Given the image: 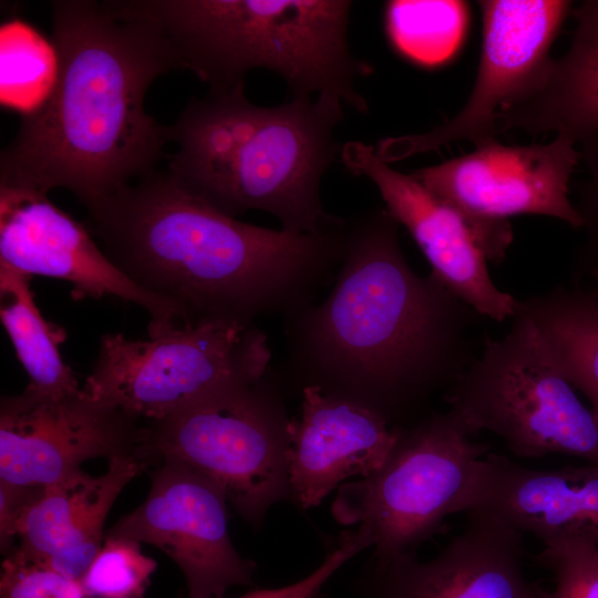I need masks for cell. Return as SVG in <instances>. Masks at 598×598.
I'll return each mask as SVG.
<instances>
[{
	"label": "cell",
	"instance_id": "cell-1",
	"mask_svg": "<svg viewBox=\"0 0 598 598\" xmlns=\"http://www.w3.org/2000/svg\"><path fill=\"white\" fill-rule=\"evenodd\" d=\"M399 224L372 208L349 220L334 282L285 318L286 362L306 386L405 425L474 360L478 316L408 262Z\"/></svg>",
	"mask_w": 598,
	"mask_h": 598
},
{
	"label": "cell",
	"instance_id": "cell-2",
	"mask_svg": "<svg viewBox=\"0 0 598 598\" xmlns=\"http://www.w3.org/2000/svg\"><path fill=\"white\" fill-rule=\"evenodd\" d=\"M51 8L58 80L2 150L0 186L65 188L90 210L156 171L167 126L144 101L153 81L179 65L132 0H58Z\"/></svg>",
	"mask_w": 598,
	"mask_h": 598
},
{
	"label": "cell",
	"instance_id": "cell-3",
	"mask_svg": "<svg viewBox=\"0 0 598 598\" xmlns=\"http://www.w3.org/2000/svg\"><path fill=\"white\" fill-rule=\"evenodd\" d=\"M87 229L134 283L171 302L182 324L255 323L313 302L334 279L346 225L298 234L247 224L189 192L168 171L87 210Z\"/></svg>",
	"mask_w": 598,
	"mask_h": 598
},
{
	"label": "cell",
	"instance_id": "cell-4",
	"mask_svg": "<svg viewBox=\"0 0 598 598\" xmlns=\"http://www.w3.org/2000/svg\"><path fill=\"white\" fill-rule=\"evenodd\" d=\"M342 105L317 96L258 106L245 87L193 97L167 126L176 145L167 171L231 217L262 210L288 231L331 230L346 219L324 210L320 184L342 150L333 135Z\"/></svg>",
	"mask_w": 598,
	"mask_h": 598
},
{
	"label": "cell",
	"instance_id": "cell-5",
	"mask_svg": "<svg viewBox=\"0 0 598 598\" xmlns=\"http://www.w3.org/2000/svg\"><path fill=\"white\" fill-rule=\"evenodd\" d=\"M171 43L179 69L209 92L245 87L267 69L291 97L333 96L359 113L369 105L355 87L373 68L348 41L349 0H132Z\"/></svg>",
	"mask_w": 598,
	"mask_h": 598
},
{
	"label": "cell",
	"instance_id": "cell-6",
	"mask_svg": "<svg viewBox=\"0 0 598 598\" xmlns=\"http://www.w3.org/2000/svg\"><path fill=\"white\" fill-rule=\"evenodd\" d=\"M444 401L474 434L492 432L516 456L566 454L598 465V416L557 369L520 307L503 338H485Z\"/></svg>",
	"mask_w": 598,
	"mask_h": 598
},
{
	"label": "cell",
	"instance_id": "cell-7",
	"mask_svg": "<svg viewBox=\"0 0 598 598\" xmlns=\"http://www.w3.org/2000/svg\"><path fill=\"white\" fill-rule=\"evenodd\" d=\"M447 410L398 425L386 460L375 472L342 484L331 506L342 525L358 530L384 560L415 549L444 519L465 511L488 446Z\"/></svg>",
	"mask_w": 598,
	"mask_h": 598
},
{
	"label": "cell",
	"instance_id": "cell-8",
	"mask_svg": "<svg viewBox=\"0 0 598 598\" xmlns=\"http://www.w3.org/2000/svg\"><path fill=\"white\" fill-rule=\"evenodd\" d=\"M270 361L267 337L255 323L181 324L147 340L107 333L82 391L154 422L230 384L262 377Z\"/></svg>",
	"mask_w": 598,
	"mask_h": 598
},
{
	"label": "cell",
	"instance_id": "cell-9",
	"mask_svg": "<svg viewBox=\"0 0 598 598\" xmlns=\"http://www.w3.org/2000/svg\"><path fill=\"white\" fill-rule=\"evenodd\" d=\"M269 371L150 425L152 450L159 461L179 460L213 480L254 525L262 522L271 505L290 496L292 420Z\"/></svg>",
	"mask_w": 598,
	"mask_h": 598
},
{
	"label": "cell",
	"instance_id": "cell-10",
	"mask_svg": "<svg viewBox=\"0 0 598 598\" xmlns=\"http://www.w3.org/2000/svg\"><path fill=\"white\" fill-rule=\"evenodd\" d=\"M581 152L557 135L546 144L504 145L498 141L411 175L458 210L477 229L487 260L504 261L513 241L509 217L544 215L581 229L569 183Z\"/></svg>",
	"mask_w": 598,
	"mask_h": 598
},
{
	"label": "cell",
	"instance_id": "cell-11",
	"mask_svg": "<svg viewBox=\"0 0 598 598\" xmlns=\"http://www.w3.org/2000/svg\"><path fill=\"white\" fill-rule=\"evenodd\" d=\"M140 417L82 389L49 395L31 389L0 403V482L48 486L82 471L87 460L141 456L158 463L152 431Z\"/></svg>",
	"mask_w": 598,
	"mask_h": 598
},
{
	"label": "cell",
	"instance_id": "cell-12",
	"mask_svg": "<svg viewBox=\"0 0 598 598\" xmlns=\"http://www.w3.org/2000/svg\"><path fill=\"white\" fill-rule=\"evenodd\" d=\"M482 51L473 90L450 121L415 135L386 137L374 147L390 164L458 141L475 147L497 141L496 115L538 79L573 11L568 0H482Z\"/></svg>",
	"mask_w": 598,
	"mask_h": 598
},
{
	"label": "cell",
	"instance_id": "cell-13",
	"mask_svg": "<svg viewBox=\"0 0 598 598\" xmlns=\"http://www.w3.org/2000/svg\"><path fill=\"white\" fill-rule=\"evenodd\" d=\"M150 477L145 501L105 536L147 543L164 551L183 571L188 598H223L231 586L251 585L256 565L231 544L224 491L173 457H162Z\"/></svg>",
	"mask_w": 598,
	"mask_h": 598
},
{
	"label": "cell",
	"instance_id": "cell-14",
	"mask_svg": "<svg viewBox=\"0 0 598 598\" xmlns=\"http://www.w3.org/2000/svg\"><path fill=\"white\" fill-rule=\"evenodd\" d=\"M0 262L70 282L74 300L114 296L136 303L151 316L148 337L182 324L175 306L134 283L97 247L87 227L45 193L0 186Z\"/></svg>",
	"mask_w": 598,
	"mask_h": 598
},
{
	"label": "cell",
	"instance_id": "cell-15",
	"mask_svg": "<svg viewBox=\"0 0 598 598\" xmlns=\"http://www.w3.org/2000/svg\"><path fill=\"white\" fill-rule=\"evenodd\" d=\"M340 159L357 176L378 188L385 209L404 226L431 266V275L478 316L503 322L513 319L520 300L502 291L488 272L477 229L411 174L380 161L374 146L359 141L342 145Z\"/></svg>",
	"mask_w": 598,
	"mask_h": 598
},
{
	"label": "cell",
	"instance_id": "cell-16",
	"mask_svg": "<svg viewBox=\"0 0 598 598\" xmlns=\"http://www.w3.org/2000/svg\"><path fill=\"white\" fill-rule=\"evenodd\" d=\"M464 529L434 558L373 559L359 587L364 598H536L524 574V534L497 516L470 509Z\"/></svg>",
	"mask_w": 598,
	"mask_h": 598
},
{
	"label": "cell",
	"instance_id": "cell-17",
	"mask_svg": "<svg viewBox=\"0 0 598 598\" xmlns=\"http://www.w3.org/2000/svg\"><path fill=\"white\" fill-rule=\"evenodd\" d=\"M301 394V417L290 427L288 468L290 496L309 508L344 480L380 468L395 443L398 425L317 386H306Z\"/></svg>",
	"mask_w": 598,
	"mask_h": 598
},
{
	"label": "cell",
	"instance_id": "cell-18",
	"mask_svg": "<svg viewBox=\"0 0 598 598\" xmlns=\"http://www.w3.org/2000/svg\"><path fill=\"white\" fill-rule=\"evenodd\" d=\"M470 509L488 512L544 545L564 539L598 544V465L544 471L488 452L464 513Z\"/></svg>",
	"mask_w": 598,
	"mask_h": 598
},
{
	"label": "cell",
	"instance_id": "cell-19",
	"mask_svg": "<svg viewBox=\"0 0 598 598\" xmlns=\"http://www.w3.org/2000/svg\"><path fill=\"white\" fill-rule=\"evenodd\" d=\"M576 29L566 54L496 115V130L556 133L576 144L598 137V0L571 11Z\"/></svg>",
	"mask_w": 598,
	"mask_h": 598
},
{
	"label": "cell",
	"instance_id": "cell-20",
	"mask_svg": "<svg viewBox=\"0 0 598 598\" xmlns=\"http://www.w3.org/2000/svg\"><path fill=\"white\" fill-rule=\"evenodd\" d=\"M550 359L598 416V290L558 286L520 300Z\"/></svg>",
	"mask_w": 598,
	"mask_h": 598
},
{
	"label": "cell",
	"instance_id": "cell-21",
	"mask_svg": "<svg viewBox=\"0 0 598 598\" xmlns=\"http://www.w3.org/2000/svg\"><path fill=\"white\" fill-rule=\"evenodd\" d=\"M31 278L0 262V318L29 375L27 388L49 395L76 393L81 390L78 380L60 353L66 332L41 315Z\"/></svg>",
	"mask_w": 598,
	"mask_h": 598
},
{
	"label": "cell",
	"instance_id": "cell-22",
	"mask_svg": "<svg viewBox=\"0 0 598 598\" xmlns=\"http://www.w3.org/2000/svg\"><path fill=\"white\" fill-rule=\"evenodd\" d=\"M468 7L455 0H393L384 6L386 38L412 64L434 69L457 53L467 28Z\"/></svg>",
	"mask_w": 598,
	"mask_h": 598
},
{
	"label": "cell",
	"instance_id": "cell-23",
	"mask_svg": "<svg viewBox=\"0 0 598 598\" xmlns=\"http://www.w3.org/2000/svg\"><path fill=\"white\" fill-rule=\"evenodd\" d=\"M59 74L53 42L25 21L12 18L0 28V102L22 114L38 111L52 93Z\"/></svg>",
	"mask_w": 598,
	"mask_h": 598
},
{
	"label": "cell",
	"instance_id": "cell-24",
	"mask_svg": "<svg viewBox=\"0 0 598 598\" xmlns=\"http://www.w3.org/2000/svg\"><path fill=\"white\" fill-rule=\"evenodd\" d=\"M97 485L99 476L83 471L48 485L22 519L14 550L39 564L49 560L78 525Z\"/></svg>",
	"mask_w": 598,
	"mask_h": 598
},
{
	"label": "cell",
	"instance_id": "cell-25",
	"mask_svg": "<svg viewBox=\"0 0 598 598\" xmlns=\"http://www.w3.org/2000/svg\"><path fill=\"white\" fill-rule=\"evenodd\" d=\"M155 462L141 456H117L109 460L107 471L78 525L44 566L71 579L80 580L103 545L106 516L123 488Z\"/></svg>",
	"mask_w": 598,
	"mask_h": 598
},
{
	"label": "cell",
	"instance_id": "cell-26",
	"mask_svg": "<svg viewBox=\"0 0 598 598\" xmlns=\"http://www.w3.org/2000/svg\"><path fill=\"white\" fill-rule=\"evenodd\" d=\"M156 566L138 542L105 536L80 584L86 598L142 597Z\"/></svg>",
	"mask_w": 598,
	"mask_h": 598
},
{
	"label": "cell",
	"instance_id": "cell-27",
	"mask_svg": "<svg viewBox=\"0 0 598 598\" xmlns=\"http://www.w3.org/2000/svg\"><path fill=\"white\" fill-rule=\"evenodd\" d=\"M553 573L554 587L537 586L536 598H598V544L564 539L544 545L537 556Z\"/></svg>",
	"mask_w": 598,
	"mask_h": 598
},
{
	"label": "cell",
	"instance_id": "cell-28",
	"mask_svg": "<svg viewBox=\"0 0 598 598\" xmlns=\"http://www.w3.org/2000/svg\"><path fill=\"white\" fill-rule=\"evenodd\" d=\"M1 598H86L80 580L35 563L17 550L4 557Z\"/></svg>",
	"mask_w": 598,
	"mask_h": 598
},
{
	"label": "cell",
	"instance_id": "cell-29",
	"mask_svg": "<svg viewBox=\"0 0 598 598\" xmlns=\"http://www.w3.org/2000/svg\"><path fill=\"white\" fill-rule=\"evenodd\" d=\"M368 547H370L369 542L359 530L343 532L338 547L308 576L282 587L255 589L238 598H316L323 585L341 566Z\"/></svg>",
	"mask_w": 598,
	"mask_h": 598
},
{
	"label": "cell",
	"instance_id": "cell-30",
	"mask_svg": "<svg viewBox=\"0 0 598 598\" xmlns=\"http://www.w3.org/2000/svg\"><path fill=\"white\" fill-rule=\"evenodd\" d=\"M581 161L588 176L578 188L576 210L582 220L586 239L581 248V266L585 271L598 267V137L580 144Z\"/></svg>",
	"mask_w": 598,
	"mask_h": 598
},
{
	"label": "cell",
	"instance_id": "cell-31",
	"mask_svg": "<svg viewBox=\"0 0 598 598\" xmlns=\"http://www.w3.org/2000/svg\"><path fill=\"white\" fill-rule=\"evenodd\" d=\"M45 487L0 482V548L4 557L16 549L14 543L19 536L21 522Z\"/></svg>",
	"mask_w": 598,
	"mask_h": 598
},
{
	"label": "cell",
	"instance_id": "cell-32",
	"mask_svg": "<svg viewBox=\"0 0 598 598\" xmlns=\"http://www.w3.org/2000/svg\"><path fill=\"white\" fill-rule=\"evenodd\" d=\"M586 274H588L595 280L598 290V267L589 269L588 271H586Z\"/></svg>",
	"mask_w": 598,
	"mask_h": 598
},
{
	"label": "cell",
	"instance_id": "cell-33",
	"mask_svg": "<svg viewBox=\"0 0 598 598\" xmlns=\"http://www.w3.org/2000/svg\"><path fill=\"white\" fill-rule=\"evenodd\" d=\"M128 598H142V597H128Z\"/></svg>",
	"mask_w": 598,
	"mask_h": 598
}]
</instances>
